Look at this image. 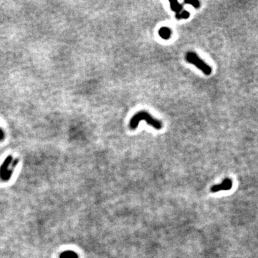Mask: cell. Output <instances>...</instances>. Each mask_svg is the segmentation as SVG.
<instances>
[{"mask_svg":"<svg viewBox=\"0 0 258 258\" xmlns=\"http://www.w3.org/2000/svg\"><path fill=\"white\" fill-rule=\"evenodd\" d=\"M145 120L146 123L149 125H151L153 128L157 130H160L162 128V123L159 120L155 119L149 114V113L146 111H140L137 113L132 117L131 119L130 120V123H129V126L130 128L132 130H134L138 127V125L139 124L141 120Z\"/></svg>","mask_w":258,"mask_h":258,"instance_id":"1","label":"cell"},{"mask_svg":"<svg viewBox=\"0 0 258 258\" xmlns=\"http://www.w3.org/2000/svg\"><path fill=\"white\" fill-rule=\"evenodd\" d=\"M186 59L189 63H192L197 67L198 68L204 73L205 75H209L211 73V68L207 65L204 61L199 58V57L193 52H189L186 55Z\"/></svg>","mask_w":258,"mask_h":258,"instance_id":"2","label":"cell"},{"mask_svg":"<svg viewBox=\"0 0 258 258\" xmlns=\"http://www.w3.org/2000/svg\"><path fill=\"white\" fill-rule=\"evenodd\" d=\"M12 161H13V157L11 156V155H9V156H8L5 159L4 162H3L2 164H1V166H0V179H2V177L4 176L6 172L8 171L9 166H10V164H11Z\"/></svg>","mask_w":258,"mask_h":258,"instance_id":"3","label":"cell"},{"mask_svg":"<svg viewBox=\"0 0 258 258\" xmlns=\"http://www.w3.org/2000/svg\"><path fill=\"white\" fill-rule=\"evenodd\" d=\"M232 187V181L230 179H225L221 184L216 185L211 188L212 192H219L220 190H228Z\"/></svg>","mask_w":258,"mask_h":258,"instance_id":"4","label":"cell"},{"mask_svg":"<svg viewBox=\"0 0 258 258\" xmlns=\"http://www.w3.org/2000/svg\"><path fill=\"white\" fill-rule=\"evenodd\" d=\"M159 34L163 39H168L171 37V31L167 27H163L159 30Z\"/></svg>","mask_w":258,"mask_h":258,"instance_id":"5","label":"cell"},{"mask_svg":"<svg viewBox=\"0 0 258 258\" xmlns=\"http://www.w3.org/2000/svg\"><path fill=\"white\" fill-rule=\"evenodd\" d=\"M60 258H78V255L73 251H65L60 254Z\"/></svg>","mask_w":258,"mask_h":258,"instance_id":"6","label":"cell"},{"mask_svg":"<svg viewBox=\"0 0 258 258\" xmlns=\"http://www.w3.org/2000/svg\"><path fill=\"white\" fill-rule=\"evenodd\" d=\"M170 5H171V9L173 11L176 12L177 14H179L181 12L182 6L178 3V1H170Z\"/></svg>","mask_w":258,"mask_h":258,"instance_id":"7","label":"cell"},{"mask_svg":"<svg viewBox=\"0 0 258 258\" xmlns=\"http://www.w3.org/2000/svg\"><path fill=\"white\" fill-rule=\"evenodd\" d=\"M189 15H190V14H189V12L184 10V11H181L179 14H176V19H179H179H187L189 17Z\"/></svg>","mask_w":258,"mask_h":258,"instance_id":"8","label":"cell"},{"mask_svg":"<svg viewBox=\"0 0 258 258\" xmlns=\"http://www.w3.org/2000/svg\"><path fill=\"white\" fill-rule=\"evenodd\" d=\"M185 3L192 5V6H193L194 7H195V8H199V6H200V4H199V1H193V2H189V1H185Z\"/></svg>","mask_w":258,"mask_h":258,"instance_id":"9","label":"cell"},{"mask_svg":"<svg viewBox=\"0 0 258 258\" xmlns=\"http://www.w3.org/2000/svg\"><path fill=\"white\" fill-rule=\"evenodd\" d=\"M4 138H5V135L4 131L2 130V129L0 128V141H2L4 139Z\"/></svg>","mask_w":258,"mask_h":258,"instance_id":"10","label":"cell"}]
</instances>
